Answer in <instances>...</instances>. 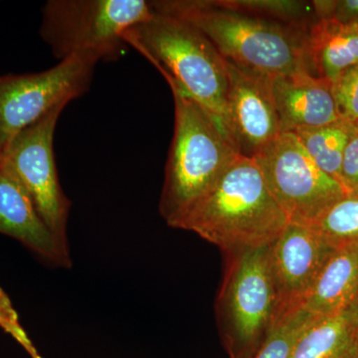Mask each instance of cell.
Here are the masks:
<instances>
[{
    "mask_svg": "<svg viewBox=\"0 0 358 358\" xmlns=\"http://www.w3.org/2000/svg\"><path fill=\"white\" fill-rule=\"evenodd\" d=\"M155 13L186 21L226 61L273 78L308 71V30L241 13L218 0L150 1Z\"/></svg>",
    "mask_w": 358,
    "mask_h": 358,
    "instance_id": "6da1fadb",
    "label": "cell"
},
{
    "mask_svg": "<svg viewBox=\"0 0 358 358\" xmlns=\"http://www.w3.org/2000/svg\"><path fill=\"white\" fill-rule=\"evenodd\" d=\"M288 224L255 160L239 155L173 228L195 233L229 253L268 246Z\"/></svg>",
    "mask_w": 358,
    "mask_h": 358,
    "instance_id": "7a4b0ae2",
    "label": "cell"
},
{
    "mask_svg": "<svg viewBox=\"0 0 358 358\" xmlns=\"http://www.w3.org/2000/svg\"><path fill=\"white\" fill-rule=\"evenodd\" d=\"M122 37L159 71L171 88L199 103L233 145L227 62L203 33L185 20L155 13L150 20L129 28Z\"/></svg>",
    "mask_w": 358,
    "mask_h": 358,
    "instance_id": "3957f363",
    "label": "cell"
},
{
    "mask_svg": "<svg viewBox=\"0 0 358 358\" xmlns=\"http://www.w3.org/2000/svg\"><path fill=\"white\" fill-rule=\"evenodd\" d=\"M171 89L176 117L159 213L173 227L210 192L239 152L199 103L178 89Z\"/></svg>",
    "mask_w": 358,
    "mask_h": 358,
    "instance_id": "277c9868",
    "label": "cell"
},
{
    "mask_svg": "<svg viewBox=\"0 0 358 358\" xmlns=\"http://www.w3.org/2000/svg\"><path fill=\"white\" fill-rule=\"evenodd\" d=\"M154 14L145 0H49L42 8L39 33L59 62H114L128 52L124 31Z\"/></svg>",
    "mask_w": 358,
    "mask_h": 358,
    "instance_id": "5b68a950",
    "label": "cell"
},
{
    "mask_svg": "<svg viewBox=\"0 0 358 358\" xmlns=\"http://www.w3.org/2000/svg\"><path fill=\"white\" fill-rule=\"evenodd\" d=\"M268 246L224 253L216 317L229 358H254L281 317Z\"/></svg>",
    "mask_w": 358,
    "mask_h": 358,
    "instance_id": "8992f818",
    "label": "cell"
},
{
    "mask_svg": "<svg viewBox=\"0 0 358 358\" xmlns=\"http://www.w3.org/2000/svg\"><path fill=\"white\" fill-rule=\"evenodd\" d=\"M252 159L289 223L308 226L350 193L315 164L291 131L280 134Z\"/></svg>",
    "mask_w": 358,
    "mask_h": 358,
    "instance_id": "52a82bcc",
    "label": "cell"
},
{
    "mask_svg": "<svg viewBox=\"0 0 358 358\" xmlns=\"http://www.w3.org/2000/svg\"><path fill=\"white\" fill-rule=\"evenodd\" d=\"M96 65L71 58L39 73L0 75V152L23 129L58 106L84 95Z\"/></svg>",
    "mask_w": 358,
    "mask_h": 358,
    "instance_id": "ba28073f",
    "label": "cell"
},
{
    "mask_svg": "<svg viewBox=\"0 0 358 358\" xmlns=\"http://www.w3.org/2000/svg\"><path fill=\"white\" fill-rule=\"evenodd\" d=\"M65 107L58 106L23 129L0 155L31 197L47 227L61 243L69 247L67 223L71 201L59 181L53 148L56 124Z\"/></svg>",
    "mask_w": 358,
    "mask_h": 358,
    "instance_id": "9c48e42d",
    "label": "cell"
},
{
    "mask_svg": "<svg viewBox=\"0 0 358 358\" xmlns=\"http://www.w3.org/2000/svg\"><path fill=\"white\" fill-rule=\"evenodd\" d=\"M226 62L231 138L239 155L254 157L282 134L272 78Z\"/></svg>",
    "mask_w": 358,
    "mask_h": 358,
    "instance_id": "30bf717a",
    "label": "cell"
},
{
    "mask_svg": "<svg viewBox=\"0 0 358 358\" xmlns=\"http://www.w3.org/2000/svg\"><path fill=\"white\" fill-rule=\"evenodd\" d=\"M336 249L310 226L293 223L268 246L280 317L301 308Z\"/></svg>",
    "mask_w": 358,
    "mask_h": 358,
    "instance_id": "8fae6325",
    "label": "cell"
},
{
    "mask_svg": "<svg viewBox=\"0 0 358 358\" xmlns=\"http://www.w3.org/2000/svg\"><path fill=\"white\" fill-rule=\"evenodd\" d=\"M0 233L13 238L40 260L57 268L72 266L70 248L47 227L25 188L0 155Z\"/></svg>",
    "mask_w": 358,
    "mask_h": 358,
    "instance_id": "7c38bea8",
    "label": "cell"
},
{
    "mask_svg": "<svg viewBox=\"0 0 358 358\" xmlns=\"http://www.w3.org/2000/svg\"><path fill=\"white\" fill-rule=\"evenodd\" d=\"M282 133L319 128L341 121L331 83L308 71L272 78Z\"/></svg>",
    "mask_w": 358,
    "mask_h": 358,
    "instance_id": "4fadbf2b",
    "label": "cell"
},
{
    "mask_svg": "<svg viewBox=\"0 0 358 358\" xmlns=\"http://www.w3.org/2000/svg\"><path fill=\"white\" fill-rule=\"evenodd\" d=\"M357 305L358 242L334 250L301 307L315 317H327Z\"/></svg>",
    "mask_w": 358,
    "mask_h": 358,
    "instance_id": "5bb4252c",
    "label": "cell"
},
{
    "mask_svg": "<svg viewBox=\"0 0 358 358\" xmlns=\"http://www.w3.org/2000/svg\"><path fill=\"white\" fill-rule=\"evenodd\" d=\"M307 58L313 75L333 83L358 65V23L317 20L308 30Z\"/></svg>",
    "mask_w": 358,
    "mask_h": 358,
    "instance_id": "9a60e30c",
    "label": "cell"
},
{
    "mask_svg": "<svg viewBox=\"0 0 358 358\" xmlns=\"http://www.w3.org/2000/svg\"><path fill=\"white\" fill-rule=\"evenodd\" d=\"M289 358H358L357 307L317 317L299 336Z\"/></svg>",
    "mask_w": 358,
    "mask_h": 358,
    "instance_id": "2e32d148",
    "label": "cell"
},
{
    "mask_svg": "<svg viewBox=\"0 0 358 358\" xmlns=\"http://www.w3.org/2000/svg\"><path fill=\"white\" fill-rule=\"evenodd\" d=\"M291 133L296 134L315 164L343 186L341 178L343 154L348 141L357 134L353 124L341 120L319 128L296 129Z\"/></svg>",
    "mask_w": 358,
    "mask_h": 358,
    "instance_id": "e0dca14e",
    "label": "cell"
},
{
    "mask_svg": "<svg viewBox=\"0 0 358 358\" xmlns=\"http://www.w3.org/2000/svg\"><path fill=\"white\" fill-rule=\"evenodd\" d=\"M221 6L308 30L317 21L312 2L294 0H218Z\"/></svg>",
    "mask_w": 358,
    "mask_h": 358,
    "instance_id": "ac0fdd59",
    "label": "cell"
},
{
    "mask_svg": "<svg viewBox=\"0 0 358 358\" xmlns=\"http://www.w3.org/2000/svg\"><path fill=\"white\" fill-rule=\"evenodd\" d=\"M315 232L334 246L358 242V192H350L320 214L312 224Z\"/></svg>",
    "mask_w": 358,
    "mask_h": 358,
    "instance_id": "d6986e66",
    "label": "cell"
},
{
    "mask_svg": "<svg viewBox=\"0 0 358 358\" xmlns=\"http://www.w3.org/2000/svg\"><path fill=\"white\" fill-rule=\"evenodd\" d=\"M317 317L303 307L284 313L254 358H289L299 336Z\"/></svg>",
    "mask_w": 358,
    "mask_h": 358,
    "instance_id": "ffe728a7",
    "label": "cell"
},
{
    "mask_svg": "<svg viewBox=\"0 0 358 358\" xmlns=\"http://www.w3.org/2000/svg\"><path fill=\"white\" fill-rule=\"evenodd\" d=\"M331 93L343 121H358V65L341 73L331 83Z\"/></svg>",
    "mask_w": 358,
    "mask_h": 358,
    "instance_id": "44dd1931",
    "label": "cell"
},
{
    "mask_svg": "<svg viewBox=\"0 0 358 358\" xmlns=\"http://www.w3.org/2000/svg\"><path fill=\"white\" fill-rule=\"evenodd\" d=\"M0 329L15 339L30 357L43 358L26 334L13 301L1 288H0Z\"/></svg>",
    "mask_w": 358,
    "mask_h": 358,
    "instance_id": "7402d4cb",
    "label": "cell"
},
{
    "mask_svg": "<svg viewBox=\"0 0 358 358\" xmlns=\"http://www.w3.org/2000/svg\"><path fill=\"white\" fill-rule=\"evenodd\" d=\"M312 3L317 20L358 23V0H319Z\"/></svg>",
    "mask_w": 358,
    "mask_h": 358,
    "instance_id": "603a6c76",
    "label": "cell"
},
{
    "mask_svg": "<svg viewBox=\"0 0 358 358\" xmlns=\"http://www.w3.org/2000/svg\"><path fill=\"white\" fill-rule=\"evenodd\" d=\"M343 185L348 192H358V134H355L345 150L341 164Z\"/></svg>",
    "mask_w": 358,
    "mask_h": 358,
    "instance_id": "cb8c5ba5",
    "label": "cell"
},
{
    "mask_svg": "<svg viewBox=\"0 0 358 358\" xmlns=\"http://www.w3.org/2000/svg\"><path fill=\"white\" fill-rule=\"evenodd\" d=\"M353 126H355V131H357L358 134V121L353 122Z\"/></svg>",
    "mask_w": 358,
    "mask_h": 358,
    "instance_id": "d4e9b609",
    "label": "cell"
},
{
    "mask_svg": "<svg viewBox=\"0 0 358 358\" xmlns=\"http://www.w3.org/2000/svg\"><path fill=\"white\" fill-rule=\"evenodd\" d=\"M357 334H358V305L357 306Z\"/></svg>",
    "mask_w": 358,
    "mask_h": 358,
    "instance_id": "484cf974",
    "label": "cell"
}]
</instances>
